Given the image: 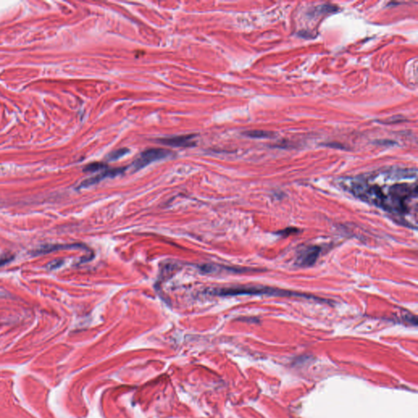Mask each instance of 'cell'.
<instances>
[{"label":"cell","mask_w":418,"mask_h":418,"mask_svg":"<svg viewBox=\"0 0 418 418\" xmlns=\"http://www.w3.org/2000/svg\"><path fill=\"white\" fill-rule=\"evenodd\" d=\"M417 177L416 169H406L392 185L382 186L369 177L354 178L346 184L347 189L361 200L376 206L398 217L414 215L417 218L418 186L414 183H399L404 178Z\"/></svg>","instance_id":"6da1fadb"},{"label":"cell","mask_w":418,"mask_h":418,"mask_svg":"<svg viewBox=\"0 0 418 418\" xmlns=\"http://www.w3.org/2000/svg\"><path fill=\"white\" fill-rule=\"evenodd\" d=\"M221 296H237V295H268V296H281V297H305L310 298L308 295L301 294L298 292H290L286 290L277 289L271 287H250V286H242V287H229L224 288L218 292Z\"/></svg>","instance_id":"7a4b0ae2"},{"label":"cell","mask_w":418,"mask_h":418,"mask_svg":"<svg viewBox=\"0 0 418 418\" xmlns=\"http://www.w3.org/2000/svg\"><path fill=\"white\" fill-rule=\"evenodd\" d=\"M172 154V152L160 148H151L140 154V157L134 163L136 169H140L151 164L152 162L165 159Z\"/></svg>","instance_id":"3957f363"},{"label":"cell","mask_w":418,"mask_h":418,"mask_svg":"<svg viewBox=\"0 0 418 418\" xmlns=\"http://www.w3.org/2000/svg\"><path fill=\"white\" fill-rule=\"evenodd\" d=\"M195 135L189 134V135L176 136L171 138H165L159 139V142L164 145H169L173 147H192L195 145L194 141Z\"/></svg>","instance_id":"277c9868"},{"label":"cell","mask_w":418,"mask_h":418,"mask_svg":"<svg viewBox=\"0 0 418 418\" xmlns=\"http://www.w3.org/2000/svg\"><path fill=\"white\" fill-rule=\"evenodd\" d=\"M320 248L316 246L307 247L298 255L297 264L300 267H311L316 263L320 256Z\"/></svg>","instance_id":"5b68a950"},{"label":"cell","mask_w":418,"mask_h":418,"mask_svg":"<svg viewBox=\"0 0 418 418\" xmlns=\"http://www.w3.org/2000/svg\"><path fill=\"white\" fill-rule=\"evenodd\" d=\"M125 171V168H112V169H107V170L104 171L100 174L94 177V178H89L84 181V183L81 184V187H88L92 185L96 184L99 183L100 181L103 180L106 178H110V177H115V176L121 174Z\"/></svg>","instance_id":"8992f818"},{"label":"cell","mask_w":418,"mask_h":418,"mask_svg":"<svg viewBox=\"0 0 418 418\" xmlns=\"http://www.w3.org/2000/svg\"><path fill=\"white\" fill-rule=\"evenodd\" d=\"M80 248V246L77 244H66V245H61V244H54V245H45L40 247L38 249H35L32 252L34 256H40V255L47 254L50 252H57L59 250H62V249H69V248Z\"/></svg>","instance_id":"52a82bcc"},{"label":"cell","mask_w":418,"mask_h":418,"mask_svg":"<svg viewBox=\"0 0 418 418\" xmlns=\"http://www.w3.org/2000/svg\"><path fill=\"white\" fill-rule=\"evenodd\" d=\"M248 138H256V139H264V138H272L275 134L266 131H249L244 134Z\"/></svg>","instance_id":"ba28073f"},{"label":"cell","mask_w":418,"mask_h":418,"mask_svg":"<svg viewBox=\"0 0 418 418\" xmlns=\"http://www.w3.org/2000/svg\"><path fill=\"white\" fill-rule=\"evenodd\" d=\"M129 150H130L128 149V148H121V149H119V150L112 151L108 154V160H110V161H116V160L120 159L122 157L125 156L126 154H129Z\"/></svg>","instance_id":"9c48e42d"},{"label":"cell","mask_w":418,"mask_h":418,"mask_svg":"<svg viewBox=\"0 0 418 418\" xmlns=\"http://www.w3.org/2000/svg\"><path fill=\"white\" fill-rule=\"evenodd\" d=\"M105 168H107L106 164H102V163H93V164L87 165L84 168V172L94 173V172H96V171L103 170Z\"/></svg>","instance_id":"30bf717a"},{"label":"cell","mask_w":418,"mask_h":418,"mask_svg":"<svg viewBox=\"0 0 418 418\" xmlns=\"http://www.w3.org/2000/svg\"><path fill=\"white\" fill-rule=\"evenodd\" d=\"M63 262V260H55L53 262H50V263L47 264V268L49 269V270H54V269L58 268L59 267H61Z\"/></svg>","instance_id":"8fae6325"},{"label":"cell","mask_w":418,"mask_h":418,"mask_svg":"<svg viewBox=\"0 0 418 418\" xmlns=\"http://www.w3.org/2000/svg\"><path fill=\"white\" fill-rule=\"evenodd\" d=\"M12 259H13V257H6L4 258L0 259V267L4 266L5 264H7L8 262H11Z\"/></svg>","instance_id":"7c38bea8"}]
</instances>
